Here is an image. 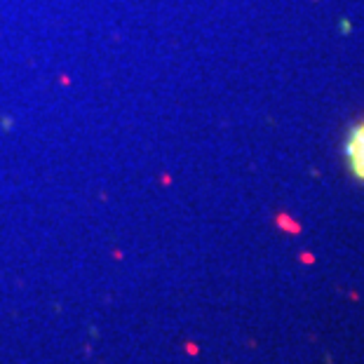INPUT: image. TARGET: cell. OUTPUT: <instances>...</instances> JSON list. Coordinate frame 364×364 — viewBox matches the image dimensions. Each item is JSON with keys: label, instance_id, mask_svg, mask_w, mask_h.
I'll use <instances>...</instances> for the list:
<instances>
[{"label": "cell", "instance_id": "obj_1", "mask_svg": "<svg viewBox=\"0 0 364 364\" xmlns=\"http://www.w3.org/2000/svg\"><path fill=\"white\" fill-rule=\"evenodd\" d=\"M346 153H348L350 172L364 181V123L357 125L353 134H350V139L346 144Z\"/></svg>", "mask_w": 364, "mask_h": 364}]
</instances>
